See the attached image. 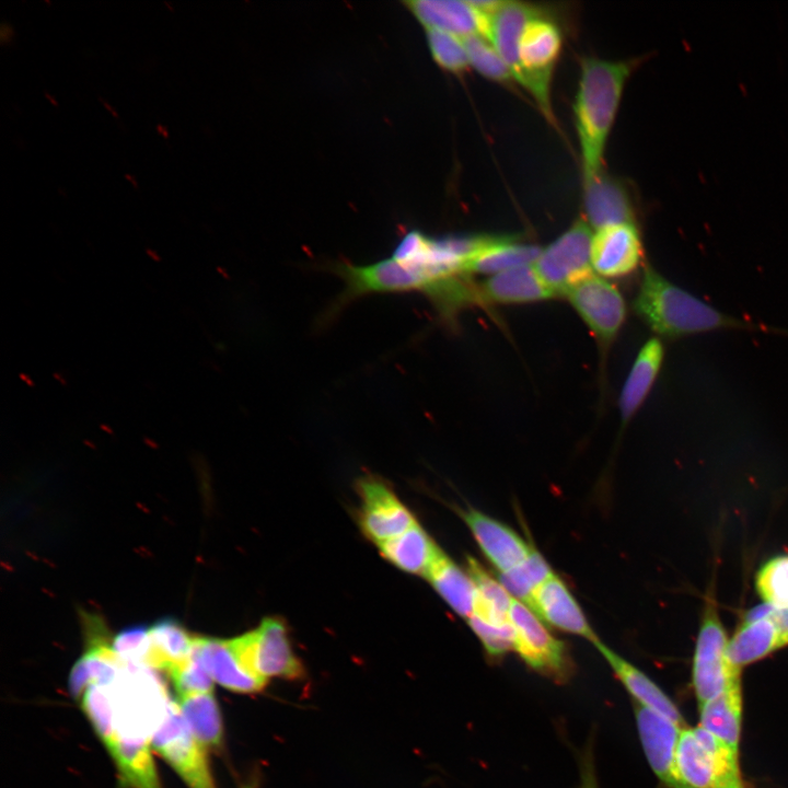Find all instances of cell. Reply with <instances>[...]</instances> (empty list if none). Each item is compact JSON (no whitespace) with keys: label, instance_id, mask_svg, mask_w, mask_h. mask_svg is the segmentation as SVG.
<instances>
[{"label":"cell","instance_id":"obj_1","mask_svg":"<svg viewBox=\"0 0 788 788\" xmlns=\"http://www.w3.org/2000/svg\"><path fill=\"white\" fill-rule=\"evenodd\" d=\"M633 305L636 314L663 337L675 338L722 328L781 332L720 312L672 283L650 265L644 267Z\"/></svg>","mask_w":788,"mask_h":788},{"label":"cell","instance_id":"obj_2","mask_svg":"<svg viewBox=\"0 0 788 788\" xmlns=\"http://www.w3.org/2000/svg\"><path fill=\"white\" fill-rule=\"evenodd\" d=\"M630 66L598 58L581 61L575 102L584 184L600 174L605 142L613 125Z\"/></svg>","mask_w":788,"mask_h":788},{"label":"cell","instance_id":"obj_3","mask_svg":"<svg viewBox=\"0 0 788 788\" xmlns=\"http://www.w3.org/2000/svg\"><path fill=\"white\" fill-rule=\"evenodd\" d=\"M229 645L242 668L255 677L299 680L304 669L294 654L287 627L280 619L266 618L248 633L233 639Z\"/></svg>","mask_w":788,"mask_h":788},{"label":"cell","instance_id":"obj_4","mask_svg":"<svg viewBox=\"0 0 788 788\" xmlns=\"http://www.w3.org/2000/svg\"><path fill=\"white\" fill-rule=\"evenodd\" d=\"M561 48L559 27L540 14L530 19L519 42L520 72L517 81L536 100L544 115L552 119L551 80Z\"/></svg>","mask_w":788,"mask_h":788},{"label":"cell","instance_id":"obj_5","mask_svg":"<svg viewBox=\"0 0 788 788\" xmlns=\"http://www.w3.org/2000/svg\"><path fill=\"white\" fill-rule=\"evenodd\" d=\"M727 637L715 602L705 605L693 660V686L699 706L740 682V669L726 656Z\"/></svg>","mask_w":788,"mask_h":788},{"label":"cell","instance_id":"obj_6","mask_svg":"<svg viewBox=\"0 0 788 788\" xmlns=\"http://www.w3.org/2000/svg\"><path fill=\"white\" fill-rule=\"evenodd\" d=\"M150 745L189 788H217L207 750L195 739L177 703L170 699L165 715L150 738Z\"/></svg>","mask_w":788,"mask_h":788},{"label":"cell","instance_id":"obj_7","mask_svg":"<svg viewBox=\"0 0 788 788\" xmlns=\"http://www.w3.org/2000/svg\"><path fill=\"white\" fill-rule=\"evenodd\" d=\"M592 237L590 227L579 220L541 252L533 266L555 296L565 294L569 288L593 274Z\"/></svg>","mask_w":788,"mask_h":788},{"label":"cell","instance_id":"obj_8","mask_svg":"<svg viewBox=\"0 0 788 788\" xmlns=\"http://www.w3.org/2000/svg\"><path fill=\"white\" fill-rule=\"evenodd\" d=\"M509 619L515 633L514 650L532 669L557 681L570 674V662L563 641L555 638L533 611L512 599Z\"/></svg>","mask_w":788,"mask_h":788},{"label":"cell","instance_id":"obj_9","mask_svg":"<svg viewBox=\"0 0 788 788\" xmlns=\"http://www.w3.org/2000/svg\"><path fill=\"white\" fill-rule=\"evenodd\" d=\"M565 296L603 350H607L626 317V304L618 289L598 275H590L569 288Z\"/></svg>","mask_w":788,"mask_h":788},{"label":"cell","instance_id":"obj_10","mask_svg":"<svg viewBox=\"0 0 788 788\" xmlns=\"http://www.w3.org/2000/svg\"><path fill=\"white\" fill-rule=\"evenodd\" d=\"M635 717L646 757L668 788H692L682 779L676 765L680 726L635 703Z\"/></svg>","mask_w":788,"mask_h":788},{"label":"cell","instance_id":"obj_11","mask_svg":"<svg viewBox=\"0 0 788 788\" xmlns=\"http://www.w3.org/2000/svg\"><path fill=\"white\" fill-rule=\"evenodd\" d=\"M360 494L363 501L361 525L375 543L391 540L417 523L394 493L380 480L362 479Z\"/></svg>","mask_w":788,"mask_h":788},{"label":"cell","instance_id":"obj_12","mask_svg":"<svg viewBox=\"0 0 788 788\" xmlns=\"http://www.w3.org/2000/svg\"><path fill=\"white\" fill-rule=\"evenodd\" d=\"M642 243L635 223L610 225L596 231L591 244V265L601 276L624 277L642 259Z\"/></svg>","mask_w":788,"mask_h":788},{"label":"cell","instance_id":"obj_13","mask_svg":"<svg viewBox=\"0 0 788 788\" xmlns=\"http://www.w3.org/2000/svg\"><path fill=\"white\" fill-rule=\"evenodd\" d=\"M462 517L484 555L500 573L520 566L529 556L532 546L498 520L474 509L462 512Z\"/></svg>","mask_w":788,"mask_h":788},{"label":"cell","instance_id":"obj_14","mask_svg":"<svg viewBox=\"0 0 788 788\" xmlns=\"http://www.w3.org/2000/svg\"><path fill=\"white\" fill-rule=\"evenodd\" d=\"M528 604L548 624L593 644L599 641L567 586L552 573L532 592Z\"/></svg>","mask_w":788,"mask_h":788},{"label":"cell","instance_id":"obj_15","mask_svg":"<svg viewBox=\"0 0 788 788\" xmlns=\"http://www.w3.org/2000/svg\"><path fill=\"white\" fill-rule=\"evenodd\" d=\"M406 4L428 30L464 38L482 35L489 39V18L478 12L470 1L414 0Z\"/></svg>","mask_w":788,"mask_h":788},{"label":"cell","instance_id":"obj_16","mask_svg":"<svg viewBox=\"0 0 788 788\" xmlns=\"http://www.w3.org/2000/svg\"><path fill=\"white\" fill-rule=\"evenodd\" d=\"M194 652L213 682L231 692L253 694L264 690L268 683L242 668L229 640L196 637Z\"/></svg>","mask_w":788,"mask_h":788},{"label":"cell","instance_id":"obj_17","mask_svg":"<svg viewBox=\"0 0 788 788\" xmlns=\"http://www.w3.org/2000/svg\"><path fill=\"white\" fill-rule=\"evenodd\" d=\"M482 303H530L556 297L543 282L533 265L512 268L491 275L478 285Z\"/></svg>","mask_w":788,"mask_h":788},{"label":"cell","instance_id":"obj_18","mask_svg":"<svg viewBox=\"0 0 788 788\" xmlns=\"http://www.w3.org/2000/svg\"><path fill=\"white\" fill-rule=\"evenodd\" d=\"M594 646L633 696L636 704L656 711L680 727L684 725V719L677 707L652 680L600 640Z\"/></svg>","mask_w":788,"mask_h":788},{"label":"cell","instance_id":"obj_19","mask_svg":"<svg viewBox=\"0 0 788 788\" xmlns=\"http://www.w3.org/2000/svg\"><path fill=\"white\" fill-rule=\"evenodd\" d=\"M586 186V215L596 230L634 223V211L624 185L607 175L598 174Z\"/></svg>","mask_w":788,"mask_h":788},{"label":"cell","instance_id":"obj_20","mask_svg":"<svg viewBox=\"0 0 788 788\" xmlns=\"http://www.w3.org/2000/svg\"><path fill=\"white\" fill-rule=\"evenodd\" d=\"M664 359V346L658 337L648 339L640 348L619 397L624 424L629 421L648 396Z\"/></svg>","mask_w":788,"mask_h":788},{"label":"cell","instance_id":"obj_21","mask_svg":"<svg viewBox=\"0 0 788 788\" xmlns=\"http://www.w3.org/2000/svg\"><path fill=\"white\" fill-rule=\"evenodd\" d=\"M540 14L534 7L520 1H502L489 16V40L511 70L513 79L520 72L519 42L528 21Z\"/></svg>","mask_w":788,"mask_h":788},{"label":"cell","instance_id":"obj_22","mask_svg":"<svg viewBox=\"0 0 788 788\" xmlns=\"http://www.w3.org/2000/svg\"><path fill=\"white\" fill-rule=\"evenodd\" d=\"M535 245L518 243L512 236H489L467 260L465 273L498 274L534 264L541 254Z\"/></svg>","mask_w":788,"mask_h":788},{"label":"cell","instance_id":"obj_23","mask_svg":"<svg viewBox=\"0 0 788 788\" xmlns=\"http://www.w3.org/2000/svg\"><path fill=\"white\" fill-rule=\"evenodd\" d=\"M104 745L131 788H161L149 740L114 733Z\"/></svg>","mask_w":788,"mask_h":788},{"label":"cell","instance_id":"obj_24","mask_svg":"<svg viewBox=\"0 0 788 788\" xmlns=\"http://www.w3.org/2000/svg\"><path fill=\"white\" fill-rule=\"evenodd\" d=\"M378 545L382 556L397 568L425 577L441 553L417 523L404 533Z\"/></svg>","mask_w":788,"mask_h":788},{"label":"cell","instance_id":"obj_25","mask_svg":"<svg viewBox=\"0 0 788 788\" xmlns=\"http://www.w3.org/2000/svg\"><path fill=\"white\" fill-rule=\"evenodd\" d=\"M699 707L702 727L738 753L742 717L741 681Z\"/></svg>","mask_w":788,"mask_h":788},{"label":"cell","instance_id":"obj_26","mask_svg":"<svg viewBox=\"0 0 788 788\" xmlns=\"http://www.w3.org/2000/svg\"><path fill=\"white\" fill-rule=\"evenodd\" d=\"M426 577L453 611L467 619L472 616L476 596L474 582L444 553L438 555Z\"/></svg>","mask_w":788,"mask_h":788},{"label":"cell","instance_id":"obj_27","mask_svg":"<svg viewBox=\"0 0 788 788\" xmlns=\"http://www.w3.org/2000/svg\"><path fill=\"white\" fill-rule=\"evenodd\" d=\"M778 648L780 645L776 626L768 617H765L742 622L727 644L726 656L732 667L740 669L766 657Z\"/></svg>","mask_w":788,"mask_h":788},{"label":"cell","instance_id":"obj_28","mask_svg":"<svg viewBox=\"0 0 788 788\" xmlns=\"http://www.w3.org/2000/svg\"><path fill=\"white\" fill-rule=\"evenodd\" d=\"M177 705L190 732L206 750L222 745L223 723L213 692L179 696Z\"/></svg>","mask_w":788,"mask_h":788},{"label":"cell","instance_id":"obj_29","mask_svg":"<svg viewBox=\"0 0 788 788\" xmlns=\"http://www.w3.org/2000/svg\"><path fill=\"white\" fill-rule=\"evenodd\" d=\"M152 644L150 668L169 670L188 659L194 650L196 637L190 635L178 622L163 618L149 628Z\"/></svg>","mask_w":788,"mask_h":788},{"label":"cell","instance_id":"obj_30","mask_svg":"<svg viewBox=\"0 0 788 788\" xmlns=\"http://www.w3.org/2000/svg\"><path fill=\"white\" fill-rule=\"evenodd\" d=\"M467 566L468 575L476 589L472 615L495 625L510 623L509 612L513 598L501 582L493 578L476 559L468 557Z\"/></svg>","mask_w":788,"mask_h":788},{"label":"cell","instance_id":"obj_31","mask_svg":"<svg viewBox=\"0 0 788 788\" xmlns=\"http://www.w3.org/2000/svg\"><path fill=\"white\" fill-rule=\"evenodd\" d=\"M676 765L682 779L692 788H712V755L694 729L681 730Z\"/></svg>","mask_w":788,"mask_h":788},{"label":"cell","instance_id":"obj_32","mask_svg":"<svg viewBox=\"0 0 788 788\" xmlns=\"http://www.w3.org/2000/svg\"><path fill=\"white\" fill-rule=\"evenodd\" d=\"M552 573L553 571L544 558L532 547L529 556L520 566L500 573V582L510 594L528 603L534 589Z\"/></svg>","mask_w":788,"mask_h":788},{"label":"cell","instance_id":"obj_33","mask_svg":"<svg viewBox=\"0 0 788 788\" xmlns=\"http://www.w3.org/2000/svg\"><path fill=\"white\" fill-rule=\"evenodd\" d=\"M694 731L712 755V788H745L740 775L738 753L703 727Z\"/></svg>","mask_w":788,"mask_h":788},{"label":"cell","instance_id":"obj_34","mask_svg":"<svg viewBox=\"0 0 788 788\" xmlns=\"http://www.w3.org/2000/svg\"><path fill=\"white\" fill-rule=\"evenodd\" d=\"M81 707L99 738L106 743L115 731V707L111 685H90L81 697Z\"/></svg>","mask_w":788,"mask_h":788},{"label":"cell","instance_id":"obj_35","mask_svg":"<svg viewBox=\"0 0 788 788\" xmlns=\"http://www.w3.org/2000/svg\"><path fill=\"white\" fill-rule=\"evenodd\" d=\"M756 589L766 604L788 607V555L766 561L756 575Z\"/></svg>","mask_w":788,"mask_h":788},{"label":"cell","instance_id":"obj_36","mask_svg":"<svg viewBox=\"0 0 788 788\" xmlns=\"http://www.w3.org/2000/svg\"><path fill=\"white\" fill-rule=\"evenodd\" d=\"M470 63L484 77L495 81L513 79L510 68L489 39L482 35L463 38Z\"/></svg>","mask_w":788,"mask_h":788},{"label":"cell","instance_id":"obj_37","mask_svg":"<svg viewBox=\"0 0 788 788\" xmlns=\"http://www.w3.org/2000/svg\"><path fill=\"white\" fill-rule=\"evenodd\" d=\"M428 44L437 63L445 70L460 72L470 65L463 40L439 30L427 31Z\"/></svg>","mask_w":788,"mask_h":788},{"label":"cell","instance_id":"obj_38","mask_svg":"<svg viewBox=\"0 0 788 788\" xmlns=\"http://www.w3.org/2000/svg\"><path fill=\"white\" fill-rule=\"evenodd\" d=\"M167 675L178 696L213 692V680L200 663L194 650L188 659L173 665Z\"/></svg>","mask_w":788,"mask_h":788},{"label":"cell","instance_id":"obj_39","mask_svg":"<svg viewBox=\"0 0 788 788\" xmlns=\"http://www.w3.org/2000/svg\"><path fill=\"white\" fill-rule=\"evenodd\" d=\"M111 646L123 660L150 668L152 644L149 628L142 625L126 628L114 637Z\"/></svg>","mask_w":788,"mask_h":788},{"label":"cell","instance_id":"obj_40","mask_svg":"<svg viewBox=\"0 0 788 788\" xmlns=\"http://www.w3.org/2000/svg\"><path fill=\"white\" fill-rule=\"evenodd\" d=\"M468 624L491 657H500L515 647V633L511 623L495 625L472 615Z\"/></svg>","mask_w":788,"mask_h":788},{"label":"cell","instance_id":"obj_41","mask_svg":"<svg viewBox=\"0 0 788 788\" xmlns=\"http://www.w3.org/2000/svg\"><path fill=\"white\" fill-rule=\"evenodd\" d=\"M579 788H599L592 745L586 749L580 765Z\"/></svg>","mask_w":788,"mask_h":788},{"label":"cell","instance_id":"obj_42","mask_svg":"<svg viewBox=\"0 0 788 788\" xmlns=\"http://www.w3.org/2000/svg\"><path fill=\"white\" fill-rule=\"evenodd\" d=\"M776 626L780 648L788 645V607L776 609L773 606L767 616Z\"/></svg>","mask_w":788,"mask_h":788},{"label":"cell","instance_id":"obj_43","mask_svg":"<svg viewBox=\"0 0 788 788\" xmlns=\"http://www.w3.org/2000/svg\"><path fill=\"white\" fill-rule=\"evenodd\" d=\"M14 36V31L12 26L8 23H2L0 28V40L2 45H7L8 43H11Z\"/></svg>","mask_w":788,"mask_h":788},{"label":"cell","instance_id":"obj_44","mask_svg":"<svg viewBox=\"0 0 788 788\" xmlns=\"http://www.w3.org/2000/svg\"><path fill=\"white\" fill-rule=\"evenodd\" d=\"M157 130H158V132H159L161 136H163L164 139H167V138H169V132H167V128H166V127H164V126H162V125L159 124V125L157 126Z\"/></svg>","mask_w":788,"mask_h":788},{"label":"cell","instance_id":"obj_45","mask_svg":"<svg viewBox=\"0 0 788 788\" xmlns=\"http://www.w3.org/2000/svg\"><path fill=\"white\" fill-rule=\"evenodd\" d=\"M242 788H258V778L254 777L246 783Z\"/></svg>","mask_w":788,"mask_h":788},{"label":"cell","instance_id":"obj_46","mask_svg":"<svg viewBox=\"0 0 788 788\" xmlns=\"http://www.w3.org/2000/svg\"><path fill=\"white\" fill-rule=\"evenodd\" d=\"M100 101L102 102V104L104 105V107H106L115 118H118L117 113L115 112V109H113V108L109 106V104H108L107 102H105V101L102 100L101 97H100Z\"/></svg>","mask_w":788,"mask_h":788},{"label":"cell","instance_id":"obj_47","mask_svg":"<svg viewBox=\"0 0 788 788\" xmlns=\"http://www.w3.org/2000/svg\"><path fill=\"white\" fill-rule=\"evenodd\" d=\"M126 178L132 183V185L136 189H138V184L132 175L126 174Z\"/></svg>","mask_w":788,"mask_h":788},{"label":"cell","instance_id":"obj_48","mask_svg":"<svg viewBox=\"0 0 788 788\" xmlns=\"http://www.w3.org/2000/svg\"><path fill=\"white\" fill-rule=\"evenodd\" d=\"M45 95L50 101V103L54 104V106H58V103L54 100V97H51V95H49L47 92H45Z\"/></svg>","mask_w":788,"mask_h":788}]
</instances>
